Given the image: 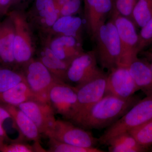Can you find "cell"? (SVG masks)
Wrapping results in <instances>:
<instances>
[{
	"label": "cell",
	"instance_id": "6da1fadb",
	"mask_svg": "<svg viewBox=\"0 0 152 152\" xmlns=\"http://www.w3.org/2000/svg\"><path fill=\"white\" fill-rule=\"evenodd\" d=\"M139 101L132 96L121 99L107 94L70 121L85 129H102L117 121Z\"/></svg>",
	"mask_w": 152,
	"mask_h": 152
},
{
	"label": "cell",
	"instance_id": "7a4b0ae2",
	"mask_svg": "<svg viewBox=\"0 0 152 152\" xmlns=\"http://www.w3.org/2000/svg\"><path fill=\"white\" fill-rule=\"evenodd\" d=\"M92 39L98 61L102 69L110 72L121 64L122 48L116 27L111 18L99 28Z\"/></svg>",
	"mask_w": 152,
	"mask_h": 152
},
{
	"label": "cell",
	"instance_id": "3957f363",
	"mask_svg": "<svg viewBox=\"0 0 152 152\" xmlns=\"http://www.w3.org/2000/svg\"><path fill=\"white\" fill-rule=\"evenodd\" d=\"M151 120L152 94L138 101L121 118L107 128L99 139V142L106 145L117 135L138 127Z\"/></svg>",
	"mask_w": 152,
	"mask_h": 152
},
{
	"label": "cell",
	"instance_id": "277c9868",
	"mask_svg": "<svg viewBox=\"0 0 152 152\" xmlns=\"http://www.w3.org/2000/svg\"><path fill=\"white\" fill-rule=\"evenodd\" d=\"M15 27L14 55L17 69L31 59L35 52L31 26L26 13L15 10L9 12Z\"/></svg>",
	"mask_w": 152,
	"mask_h": 152
},
{
	"label": "cell",
	"instance_id": "5b68a950",
	"mask_svg": "<svg viewBox=\"0 0 152 152\" xmlns=\"http://www.w3.org/2000/svg\"><path fill=\"white\" fill-rule=\"evenodd\" d=\"M20 70L31 90L42 102H48L47 94L57 78L39 59L34 58L21 67Z\"/></svg>",
	"mask_w": 152,
	"mask_h": 152
},
{
	"label": "cell",
	"instance_id": "8992f818",
	"mask_svg": "<svg viewBox=\"0 0 152 152\" xmlns=\"http://www.w3.org/2000/svg\"><path fill=\"white\" fill-rule=\"evenodd\" d=\"M46 136L64 143L83 148H96L99 143V140L89 131L66 120H56Z\"/></svg>",
	"mask_w": 152,
	"mask_h": 152
},
{
	"label": "cell",
	"instance_id": "52a82bcc",
	"mask_svg": "<svg viewBox=\"0 0 152 152\" xmlns=\"http://www.w3.org/2000/svg\"><path fill=\"white\" fill-rule=\"evenodd\" d=\"M47 99L55 114L70 121L73 116L77 106V87L65 82H57L49 90Z\"/></svg>",
	"mask_w": 152,
	"mask_h": 152
},
{
	"label": "cell",
	"instance_id": "ba28073f",
	"mask_svg": "<svg viewBox=\"0 0 152 152\" xmlns=\"http://www.w3.org/2000/svg\"><path fill=\"white\" fill-rule=\"evenodd\" d=\"M94 50L82 53L72 60L66 73L65 83L77 86L103 72L98 67Z\"/></svg>",
	"mask_w": 152,
	"mask_h": 152
},
{
	"label": "cell",
	"instance_id": "9c48e42d",
	"mask_svg": "<svg viewBox=\"0 0 152 152\" xmlns=\"http://www.w3.org/2000/svg\"><path fill=\"white\" fill-rule=\"evenodd\" d=\"M108 74L103 71L89 80L76 86L77 104L71 120L86 111L101 100L106 94Z\"/></svg>",
	"mask_w": 152,
	"mask_h": 152
},
{
	"label": "cell",
	"instance_id": "30bf717a",
	"mask_svg": "<svg viewBox=\"0 0 152 152\" xmlns=\"http://www.w3.org/2000/svg\"><path fill=\"white\" fill-rule=\"evenodd\" d=\"M116 27L122 48V64L127 66L138 56V33L137 27L130 19L112 12L110 15Z\"/></svg>",
	"mask_w": 152,
	"mask_h": 152
},
{
	"label": "cell",
	"instance_id": "8fae6325",
	"mask_svg": "<svg viewBox=\"0 0 152 152\" xmlns=\"http://www.w3.org/2000/svg\"><path fill=\"white\" fill-rule=\"evenodd\" d=\"M26 15L31 26L44 37L60 17L55 0H34Z\"/></svg>",
	"mask_w": 152,
	"mask_h": 152
},
{
	"label": "cell",
	"instance_id": "7c38bea8",
	"mask_svg": "<svg viewBox=\"0 0 152 152\" xmlns=\"http://www.w3.org/2000/svg\"><path fill=\"white\" fill-rule=\"evenodd\" d=\"M138 91L127 66L121 64L109 72L106 95L126 99Z\"/></svg>",
	"mask_w": 152,
	"mask_h": 152
},
{
	"label": "cell",
	"instance_id": "4fadbf2b",
	"mask_svg": "<svg viewBox=\"0 0 152 152\" xmlns=\"http://www.w3.org/2000/svg\"><path fill=\"white\" fill-rule=\"evenodd\" d=\"M29 117L41 134L47 135L56 119L51 106L48 102L37 100L28 101L17 106Z\"/></svg>",
	"mask_w": 152,
	"mask_h": 152
},
{
	"label": "cell",
	"instance_id": "5bb4252c",
	"mask_svg": "<svg viewBox=\"0 0 152 152\" xmlns=\"http://www.w3.org/2000/svg\"><path fill=\"white\" fill-rule=\"evenodd\" d=\"M86 26L92 39L99 28L106 22L113 10V0H83Z\"/></svg>",
	"mask_w": 152,
	"mask_h": 152
},
{
	"label": "cell",
	"instance_id": "9a60e30c",
	"mask_svg": "<svg viewBox=\"0 0 152 152\" xmlns=\"http://www.w3.org/2000/svg\"><path fill=\"white\" fill-rule=\"evenodd\" d=\"M54 54L60 59L71 62L84 52L82 41L70 36H55L43 39Z\"/></svg>",
	"mask_w": 152,
	"mask_h": 152
},
{
	"label": "cell",
	"instance_id": "2e32d148",
	"mask_svg": "<svg viewBox=\"0 0 152 152\" xmlns=\"http://www.w3.org/2000/svg\"><path fill=\"white\" fill-rule=\"evenodd\" d=\"M15 27L10 16L0 22V58L2 65L18 69L14 55Z\"/></svg>",
	"mask_w": 152,
	"mask_h": 152
},
{
	"label": "cell",
	"instance_id": "e0dca14e",
	"mask_svg": "<svg viewBox=\"0 0 152 152\" xmlns=\"http://www.w3.org/2000/svg\"><path fill=\"white\" fill-rule=\"evenodd\" d=\"M1 104L10 114L11 119L18 131V137L15 140L39 142L41 134L39 129L26 114L16 106Z\"/></svg>",
	"mask_w": 152,
	"mask_h": 152
},
{
	"label": "cell",
	"instance_id": "ac0fdd59",
	"mask_svg": "<svg viewBox=\"0 0 152 152\" xmlns=\"http://www.w3.org/2000/svg\"><path fill=\"white\" fill-rule=\"evenodd\" d=\"M127 66L138 91L141 90L146 96L152 95V73L148 61L137 56Z\"/></svg>",
	"mask_w": 152,
	"mask_h": 152
},
{
	"label": "cell",
	"instance_id": "d6986e66",
	"mask_svg": "<svg viewBox=\"0 0 152 152\" xmlns=\"http://www.w3.org/2000/svg\"><path fill=\"white\" fill-rule=\"evenodd\" d=\"M83 20L76 15L60 17L43 39L55 36H70L82 41Z\"/></svg>",
	"mask_w": 152,
	"mask_h": 152
},
{
	"label": "cell",
	"instance_id": "ffe728a7",
	"mask_svg": "<svg viewBox=\"0 0 152 152\" xmlns=\"http://www.w3.org/2000/svg\"><path fill=\"white\" fill-rule=\"evenodd\" d=\"M31 100L42 101L31 90L25 81L0 94L1 104L17 107L23 103Z\"/></svg>",
	"mask_w": 152,
	"mask_h": 152
},
{
	"label": "cell",
	"instance_id": "44dd1931",
	"mask_svg": "<svg viewBox=\"0 0 152 152\" xmlns=\"http://www.w3.org/2000/svg\"><path fill=\"white\" fill-rule=\"evenodd\" d=\"M43 44L44 46L40 51L38 59L57 78L65 82L66 73L71 62L60 59L47 45Z\"/></svg>",
	"mask_w": 152,
	"mask_h": 152
},
{
	"label": "cell",
	"instance_id": "7402d4cb",
	"mask_svg": "<svg viewBox=\"0 0 152 152\" xmlns=\"http://www.w3.org/2000/svg\"><path fill=\"white\" fill-rule=\"evenodd\" d=\"M109 152H142L147 149L141 145L129 132L117 135L107 142Z\"/></svg>",
	"mask_w": 152,
	"mask_h": 152
},
{
	"label": "cell",
	"instance_id": "603a6c76",
	"mask_svg": "<svg viewBox=\"0 0 152 152\" xmlns=\"http://www.w3.org/2000/svg\"><path fill=\"white\" fill-rule=\"evenodd\" d=\"M24 81H26L24 76L20 70L0 64V94Z\"/></svg>",
	"mask_w": 152,
	"mask_h": 152
},
{
	"label": "cell",
	"instance_id": "cb8c5ba5",
	"mask_svg": "<svg viewBox=\"0 0 152 152\" xmlns=\"http://www.w3.org/2000/svg\"><path fill=\"white\" fill-rule=\"evenodd\" d=\"M152 18V0H137L132 20L137 28H141Z\"/></svg>",
	"mask_w": 152,
	"mask_h": 152
},
{
	"label": "cell",
	"instance_id": "d4e9b609",
	"mask_svg": "<svg viewBox=\"0 0 152 152\" xmlns=\"http://www.w3.org/2000/svg\"><path fill=\"white\" fill-rule=\"evenodd\" d=\"M10 144H3L0 148L2 152H47L41 146L39 142H34L33 145H30L25 141L12 140Z\"/></svg>",
	"mask_w": 152,
	"mask_h": 152
},
{
	"label": "cell",
	"instance_id": "484cf974",
	"mask_svg": "<svg viewBox=\"0 0 152 152\" xmlns=\"http://www.w3.org/2000/svg\"><path fill=\"white\" fill-rule=\"evenodd\" d=\"M49 152H103L104 151L96 148H86L77 146L58 141L52 138H48Z\"/></svg>",
	"mask_w": 152,
	"mask_h": 152
},
{
	"label": "cell",
	"instance_id": "4316f807",
	"mask_svg": "<svg viewBox=\"0 0 152 152\" xmlns=\"http://www.w3.org/2000/svg\"><path fill=\"white\" fill-rule=\"evenodd\" d=\"M129 132L144 148L148 149L152 145V120Z\"/></svg>",
	"mask_w": 152,
	"mask_h": 152
},
{
	"label": "cell",
	"instance_id": "83f0119b",
	"mask_svg": "<svg viewBox=\"0 0 152 152\" xmlns=\"http://www.w3.org/2000/svg\"><path fill=\"white\" fill-rule=\"evenodd\" d=\"M138 35L137 50L139 54L152 44V18L140 28Z\"/></svg>",
	"mask_w": 152,
	"mask_h": 152
},
{
	"label": "cell",
	"instance_id": "f1b7e54d",
	"mask_svg": "<svg viewBox=\"0 0 152 152\" xmlns=\"http://www.w3.org/2000/svg\"><path fill=\"white\" fill-rule=\"evenodd\" d=\"M113 12L132 20L134 7L137 0H113Z\"/></svg>",
	"mask_w": 152,
	"mask_h": 152
},
{
	"label": "cell",
	"instance_id": "f546056e",
	"mask_svg": "<svg viewBox=\"0 0 152 152\" xmlns=\"http://www.w3.org/2000/svg\"><path fill=\"white\" fill-rule=\"evenodd\" d=\"M83 0H68L59 10L60 17L76 15L80 10Z\"/></svg>",
	"mask_w": 152,
	"mask_h": 152
},
{
	"label": "cell",
	"instance_id": "4dcf8cb0",
	"mask_svg": "<svg viewBox=\"0 0 152 152\" xmlns=\"http://www.w3.org/2000/svg\"><path fill=\"white\" fill-rule=\"evenodd\" d=\"M11 115L9 112L1 104H0V137L4 140L10 141L8 136L7 135L5 130L3 126V124L6 120L11 118Z\"/></svg>",
	"mask_w": 152,
	"mask_h": 152
},
{
	"label": "cell",
	"instance_id": "1f68e13d",
	"mask_svg": "<svg viewBox=\"0 0 152 152\" xmlns=\"http://www.w3.org/2000/svg\"><path fill=\"white\" fill-rule=\"evenodd\" d=\"M11 6V0H0V16L7 15Z\"/></svg>",
	"mask_w": 152,
	"mask_h": 152
},
{
	"label": "cell",
	"instance_id": "d6a6232c",
	"mask_svg": "<svg viewBox=\"0 0 152 152\" xmlns=\"http://www.w3.org/2000/svg\"><path fill=\"white\" fill-rule=\"evenodd\" d=\"M144 55L146 60L151 61H152V46L150 48L143 52Z\"/></svg>",
	"mask_w": 152,
	"mask_h": 152
},
{
	"label": "cell",
	"instance_id": "836d02e7",
	"mask_svg": "<svg viewBox=\"0 0 152 152\" xmlns=\"http://www.w3.org/2000/svg\"><path fill=\"white\" fill-rule=\"evenodd\" d=\"M68 0H55L57 6L58 7L59 10L62 6Z\"/></svg>",
	"mask_w": 152,
	"mask_h": 152
},
{
	"label": "cell",
	"instance_id": "e575fe53",
	"mask_svg": "<svg viewBox=\"0 0 152 152\" xmlns=\"http://www.w3.org/2000/svg\"><path fill=\"white\" fill-rule=\"evenodd\" d=\"M12 1V6L17 5L21 3L24 2L26 0H11Z\"/></svg>",
	"mask_w": 152,
	"mask_h": 152
},
{
	"label": "cell",
	"instance_id": "d590c367",
	"mask_svg": "<svg viewBox=\"0 0 152 152\" xmlns=\"http://www.w3.org/2000/svg\"><path fill=\"white\" fill-rule=\"evenodd\" d=\"M4 140L1 137H0V148L2 145L4 143Z\"/></svg>",
	"mask_w": 152,
	"mask_h": 152
},
{
	"label": "cell",
	"instance_id": "8d00e7d4",
	"mask_svg": "<svg viewBox=\"0 0 152 152\" xmlns=\"http://www.w3.org/2000/svg\"><path fill=\"white\" fill-rule=\"evenodd\" d=\"M151 62L150 63V67H151V72L152 73V61H151Z\"/></svg>",
	"mask_w": 152,
	"mask_h": 152
},
{
	"label": "cell",
	"instance_id": "74e56055",
	"mask_svg": "<svg viewBox=\"0 0 152 152\" xmlns=\"http://www.w3.org/2000/svg\"><path fill=\"white\" fill-rule=\"evenodd\" d=\"M1 58H0V64L1 65Z\"/></svg>",
	"mask_w": 152,
	"mask_h": 152
},
{
	"label": "cell",
	"instance_id": "f35d334b",
	"mask_svg": "<svg viewBox=\"0 0 152 152\" xmlns=\"http://www.w3.org/2000/svg\"><path fill=\"white\" fill-rule=\"evenodd\" d=\"M151 151L152 152V150H151Z\"/></svg>",
	"mask_w": 152,
	"mask_h": 152
}]
</instances>
